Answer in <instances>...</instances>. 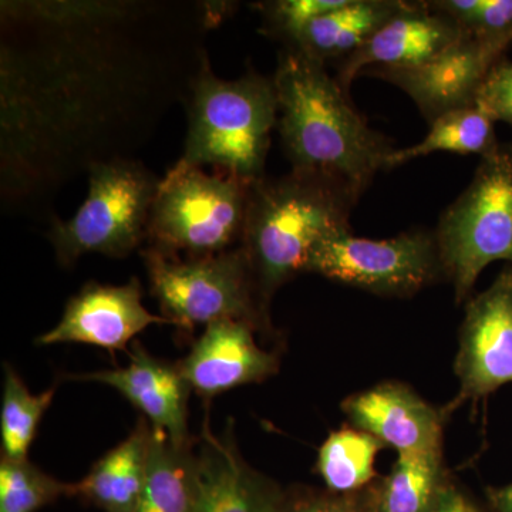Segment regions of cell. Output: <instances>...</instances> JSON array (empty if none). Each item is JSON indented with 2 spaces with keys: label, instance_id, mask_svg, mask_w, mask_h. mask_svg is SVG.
Here are the masks:
<instances>
[{
  "label": "cell",
  "instance_id": "obj_28",
  "mask_svg": "<svg viewBox=\"0 0 512 512\" xmlns=\"http://www.w3.org/2000/svg\"><path fill=\"white\" fill-rule=\"evenodd\" d=\"M476 106L494 121H504L512 127V63L500 62L488 74Z\"/></svg>",
  "mask_w": 512,
  "mask_h": 512
},
{
  "label": "cell",
  "instance_id": "obj_17",
  "mask_svg": "<svg viewBox=\"0 0 512 512\" xmlns=\"http://www.w3.org/2000/svg\"><path fill=\"white\" fill-rule=\"evenodd\" d=\"M153 426L146 419L74 484V495L104 512H136L146 483Z\"/></svg>",
  "mask_w": 512,
  "mask_h": 512
},
{
  "label": "cell",
  "instance_id": "obj_13",
  "mask_svg": "<svg viewBox=\"0 0 512 512\" xmlns=\"http://www.w3.org/2000/svg\"><path fill=\"white\" fill-rule=\"evenodd\" d=\"M255 328L242 320L221 319L205 326L191 352L178 362L181 375L198 396L212 399L278 373L279 357L256 343Z\"/></svg>",
  "mask_w": 512,
  "mask_h": 512
},
{
  "label": "cell",
  "instance_id": "obj_18",
  "mask_svg": "<svg viewBox=\"0 0 512 512\" xmlns=\"http://www.w3.org/2000/svg\"><path fill=\"white\" fill-rule=\"evenodd\" d=\"M404 6L402 0H346L309 23L288 49L320 64L343 62Z\"/></svg>",
  "mask_w": 512,
  "mask_h": 512
},
{
  "label": "cell",
  "instance_id": "obj_14",
  "mask_svg": "<svg viewBox=\"0 0 512 512\" xmlns=\"http://www.w3.org/2000/svg\"><path fill=\"white\" fill-rule=\"evenodd\" d=\"M463 30L427 2L409 3L375 35L340 62L338 80L349 93L350 84L369 69H412L430 62L456 43Z\"/></svg>",
  "mask_w": 512,
  "mask_h": 512
},
{
  "label": "cell",
  "instance_id": "obj_26",
  "mask_svg": "<svg viewBox=\"0 0 512 512\" xmlns=\"http://www.w3.org/2000/svg\"><path fill=\"white\" fill-rule=\"evenodd\" d=\"M346 0H275L259 3L262 32L291 46L313 20L340 8Z\"/></svg>",
  "mask_w": 512,
  "mask_h": 512
},
{
  "label": "cell",
  "instance_id": "obj_11",
  "mask_svg": "<svg viewBox=\"0 0 512 512\" xmlns=\"http://www.w3.org/2000/svg\"><path fill=\"white\" fill-rule=\"evenodd\" d=\"M194 460L192 512H281L286 493L272 478L249 466L239 453L231 427L202 426Z\"/></svg>",
  "mask_w": 512,
  "mask_h": 512
},
{
  "label": "cell",
  "instance_id": "obj_15",
  "mask_svg": "<svg viewBox=\"0 0 512 512\" xmlns=\"http://www.w3.org/2000/svg\"><path fill=\"white\" fill-rule=\"evenodd\" d=\"M131 349L126 367L73 375L69 379L113 387L151 421V426L165 431L175 446H190V384L181 375L177 363L151 356L138 342Z\"/></svg>",
  "mask_w": 512,
  "mask_h": 512
},
{
  "label": "cell",
  "instance_id": "obj_16",
  "mask_svg": "<svg viewBox=\"0 0 512 512\" xmlns=\"http://www.w3.org/2000/svg\"><path fill=\"white\" fill-rule=\"evenodd\" d=\"M342 410L356 429L397 453L441 451L443 416L407 384L384 382L349 396Z\"/></svg>",
  "mask_w": 512,
  "mask_h": 512
},
{
  "label": "cell",
  "instance_id": "obj_10",
  "mask_svg": "<svg viewBox=\"0 0 512 512\" xmlns=\"http://www.w3.org/2000/svg\"><path fill=\"white\" fill-rule=\"evenodd\" d=\"M454 370L460 392L448 410L512 383V265L467 303Z\"/></svg>",
  "mask_w": 512,
  "mask_h": 512
},
{
  "label": "cell",
  "instance_id": "obj_8",
  "mask_svg": "<svg viewBox=\"0 0 512 512\" xmlns=\"http://www.w3.org/2000/svg\"><path fill=\"white\" fill-rule=\"evenodd\" d=\"M305 272L380 296L409 298L444 276L434 232L414 229L397 237L357 238L335 232L313 247Z\"/></svg>",
  "mask_w": 512,
  "mask_h": 512
},
{
  "label": "cell",
  "instance_id": "obj_7",
  "mask_svg": "<svg viewBox=\"0 0 512 512\" xmlns=\"http://www.w3.org/2000/svg\"><path fill=\"white\" fill-rule=\"evenodd\" d=\"M151 293L171 325L192 330L221 319L269 328L241 247L187 261L147 248L141 252Z\"/></svg>",
  "mask_w": 512,
  "mask_h": 512
},
{
  "label": "cell",
  "instance_id": "obj_6",
  "mask_svg": "<svg viewBox=\"0 0 512 512\" xmlns=\"http://www.w3.org/2000/svg\"><path fill=\"white\" fill-rule=\"evenodd\" d=\"M89 194L67 221L53 220L49 238L62 265L80 256L124 258L147 238L160 181L140 161L113 158L89 168Z\"/></svg>",
  "mask_w": 512,
  "mask_h": 512
},
{
  "label": "cell",
  "instance_id": "obj_29",
  "mask_svg": "<svg viewBox=\"0 0 512 512\" xmlns=\"http://www.w3.org/2000/svg\"><path fill=\"white\" fill-rule=\"evenodd\" d=\"M429 512H491L481 507L477 501H474L467 493H464L460 487L447 480L444 487L441 488L436 501L431 505Z\"/></svg>",
  "mask_w": 512,
  "mask_h": 512
},
{
  "label": "cell",
  "instance_id": "obj_2",
  "mask_svg": "<svg viewBox=\"0 0 512 512\" xmlns=\"http://www.w3.org/2000/svg\"><path fill=\"white\" fill-rule=\"evenodd\" d=\"M355 204L338 185L303 171L252 183L241 249L266 312L274 293L305 272L308 256L318 242L350 229V211Z\"/></svg>",
  "mask_w": 512,
  "mask_h": 512
},
{
  "label": "cell",
  "instance_id": "obj_1",
  "mask_svg": "<svg viewBox=\"0 0 512 512\" xmlns=\"http://www.w3.org/2000/svg\"><path fill=\"white\" fill-rule=\"evenodd\" d=\"M274 83L292 170L319 175L359 201L396 150L392 141L367 124L325 64L286 49Z\"/></svg>",
  "mask_w": 512,
  "mask_h": 512
},
{
  "label": "cell",
  "instance_id": "obj_4",
  "mask_svg": "<svg viewBox=\"0 0 512 512\" xmlns=\"http://www.w3.org/2000/svg\"><path fill=\"white\" fill-rule=\"evenodd\" d=\"M437 247L456 302L466 301L478 276L495 261L512 265V146L481 158L473 181L440 217Z\"/></svg>",
  "mask_w": 512,
  "mask_h": 512
},
{
  "label": "cell",
  "instance_id": "obj_25",
  "mask_svg": "<svg viewBox=\"0 0 512 512\" xmlns=\"http://www.w3.org/2000/svg\"><path fill=\"white\" fill-rule=\"evenodd\" d=\"M427 5L456 22L463 32L512 37V0H437Z\"/></svg>",
  "mask_w": 512,
  "mask_h": 512
},
{
  "label": "cell",
  "instance_id": "obj_12",
  "mask_svg": "<svg viewBox=\"0 0 512 512\" xmlns=\"http://www.w3.org/2000/svg\"><path fill=\"white\" fill-rule=\"evenodd\" d=\"M151 325L171 322L153 315L143 305L137 278L120 286L90 282L70 298L55 328L40 335L36 342L42 346L86 343L114 352L126 350L128 343Z\"/></svg>",
  "mask_w": 512,
  "mask_h": 512
},
{
  "label": "cell",
  "instance_id": "obj_30",
  "mask_svg": "<svg viewBox=\"0 0 512 512\" xmlns=\"http://www.w3.org/2000/svg\"><path fill=\"white\" fill-rule=\"evenodd\" d=\"M487 503L491 512H512V484L487 488Z\"/></svg>",
  "mask_w": 512,
  "mask_h": 512
},
{
  "label": "cell",
  "instance_id": "obj_23",
  "mask_svg": "<svg viewBox=\"0 0 512 512\" xmlns=\"http://www.w3.org/2000/svg\"><path fill=\"white\" fill-rule=\"evenodd\" d=\"M55 387L46 392H30L18 373L5 365L2 409H0V439L2 456L26 460L35 440L37 427L55 397Z\"/></svg>",
  "mask_w": 512,
  "mask_h": 512
},
{
  "label": "cell",
  "instance_id": "obj_21",
  "mask_svg": "<svg viewBox=\"0 0 512 512\" xmlns=\"http://www.w3.org/2000/svg\"><path fill=\"white\" fill-rule=\"evenodd\" d=\"M447 480L441 451L399 453L389 476L377 483L375 512H429Z\"/></svg>",
  "mask_w": 512,
  "mask_h": 512
},
{
  "label": "cell",
  "instance_id": "obj_24",
  "mask_svg": "<svg viewBox=\"0 0 512 512\" xmlns=\"http://www.w3.org/2000/svg\"><path fill=\"white\" fill-rule=\"evenodd\" d=\"M63 495H74V484L62 483L26 460L2 456L0 512H37Z\"/></svg>",
  "mask_w": 512,
  "mask_h": 512
},
{
  "label": "cell",
  "instance_id": "obj_31",
  "mask_svg": "<svg viewBox=\"0 0 512 512\" xmlns=\"http://www.w3.org/2000/svg\"><path fill=\"white\" fill-rule=\"evenodd\" d=\"M375 510H376V508H375Z\"/></svg>",
  "mask_w": 512,
  "mask_h": 512
},
{
  "label": "cell",
  "instance_id": "obj_9",
  "mask_svg": "<svg viewBox=\"0 0 512 512\" xmlns=\"http://www.w3.org/2000/svg\"><path fill=\"white\" fill-rule=\"evenodd\" d=\"M511 43L512 37L463 32L456 43L419 67L369 69L362 74L379 77L402 89L431 124L450 111L476 106L488 74Z\"/></svg>",
  "mask_w": 512,
  "mask_h": 512
},
{
  "label": "cell",
  "instance_id": "obj_27",
  "mask_svg": "<svg viewBox=\"0 0 512 512\" xmlns=\"http://www.w3.org/2000/svg\"><path fill=\"white\" fill-rule=\"evenodd\" d=\"M377 484L352 494L309 491L298 495L286 494L281 512H375Z\"/></svg>",
  "mask_w": 512,
  "mask_h": 512
},
{
  "label": "cell",
  "instance_id": "obj_5",
  "mask_svg": "<svg viewBox=\"0 0 512 512\" xmlns=\"http://www.w3.org/2000/svg\"><path fill=\"white\" fill-rule=\"evenodd\" d=\"M252 183L175 164L160 181L151 208L150 248L188 259L229 251L241 241Z\"/></svg>",
  "mask_w": 512,
  "mask_h": 512
},
{
  "label": "cell",
  "instance_id": "obj_22",
  "mask_svg": "<svg viewBox=\"0 0 512 512\" xmlns=\"http://www.w3.org/2000/svg\"><path fill=\"white\" fill-rule=\"evenodd\" d=\"M383 447V441L363 430L333 431L319 448L316 473L330 493H359L375 480V461Z\"/></svg>",
  "mask_w": 512,
  "mask_h": 512
},
{
  "label": "cell",
  "instance_id": "obj_19",
  "mask_svg": "<svg viewBox=\"0 0 512 512\" xmlns=\"http://www.w3.org/2000/svg\"><path fill=\"white\" fill-rule=\"evenodd\" d=\"M192 447L175 446L165 431L153 427L147 477L136 512H192Z\"/></svg>",
  "mask_w": 512,
  "mask_h": 512
},
{
  "label": "cell",
  "instance_id": "obj_20",
  "mask_svg": "<svg viewBox=\"0 0 512 512\" xmlns=\"http://www.w3.org/2000/svg\"><path fill=\"white\" fill-rule=\"evenodd\" d=\"M494 123L495 121L478 106L450 111L430 124L429 133L419 144L394 150L387 157L384 170H392L416 158L430 156L439 151L458 156H490L500 147L495 136Z\"/></svg>",
  "mask_w": 512,
  "mask_h": 512
},
{
  "label": "cell",
  "instance_id": "obj_3",
  "mask_svg": "<svg viewBox=\"0 0 512 512\" xmlns=\"http://www.w3.org/2000/svg\"><path fill=\"white\" fill-rule=\"evenodd\" d=\"M188 130L178 165L202 168L255 183L265 177L271 134L278 124L274 79L247 73L224 80L207 53L190 84Z\"/></svg>",
  "mask_w": 512,
  "mask_h": 512
}]
</instances>
